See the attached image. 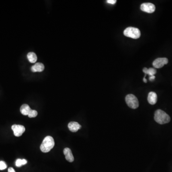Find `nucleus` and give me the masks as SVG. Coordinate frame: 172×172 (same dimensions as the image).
<instances>
[{
    "label": "nucleus",
    "instance_id": "nucleus-1",
    "mask_svg": "<svg viewBox=\"0 0 172 172\" xmlns=\"http://www.w3.org/2000/svg\"><path fill=\"white\" fill-rule=\"evenodd\" d=\"M155 120L156 122L160 124H167L170 122V116L161 109H157L155 113Z\"/></svg>",
    "mask_w": 172,
    "mask_h": 172
},
{
    "label": "nucleus",
    "instance_id": "nucleus-2",
    "mask_svg": "<svg viewBox=\"0 0 172 172\" xmlns=\"http://www.w3.org/2000/svg\"><path fill=\"white\" fill-rule=\"evenodd\" d=\"M55 145L54 139L50 136L44 138L40 145V150L43 153H48L53 148Z\"/></svg>",
    "mask_w": 172,
    "mask_h": 172
},
{
    "label": "nucleus",
    "instance_id": "nucleus-3",
    "mask_svg": "<svg viewBox=\"0 0 172 172\" xmlns=\"http://www.w3.org/2000/svg\"><path fill=\"white\" fill-rule=\"evenodd\" d=\"M124 35L125 36L131 37L133 39H138L141 36V32L138 28L129 27L124 30Z\"/></svg>",
    "mask_w": 172,
    "mask_h": 172
},
{
    "label": "nucleus",
    "instance_id": "nucleus-4",
    "mask_svg": "<svg viewBox=\"0 0 172 172\" xmlns=\"http://www.w3.org/2000/svg\"><path fill=\"white\" fill-rule=\"evenodd\" d=\"M125 101L129 107L136 109L139 107V101L136 96L133 94H128L126 96Z\"/></svg>",
    "mask_w": 172,
    "mask_h": 172
},
{
    "label": "nucleus",
    "instance_id": "nucleus-5",
    "mask_svg": "<svg viewBox=\"0 0 172 172\" xmlns=\"http://www.w3.org/2000/svg\"><path fill=\"white\" fill-rule=\"evenodd\" d=\"M141 10L147 13H154L155 10V6L153 3L145 2L141 5Z\"/></svg>",
    "mask_w": 172,
    "mask_h": 172
},
{
    "label": "nucleus",
    "instance_id": "nucleus-6",
    "mask_svg": "<svg viewBox=\"0 0 172 172\" xmlns=\"http://www.w3.org/2000/svg\"><path fill=\"white\" fill-rule=\"evenodd\" d=\"M13 134L16 137H20L25 132V129L24 126L21 125L14 124L12 126Z\"/></svg>",
    "mask_w": 172,
    "mask_h": 172
},
{
    "label": "nucleus",
    "instance_id": "nucleus-7",
    "mask_svg": "<svg viewBox=\"0 0 172 172\" xmlns=\"http://www.w3.org/2000/svg\"><path fill=\"white\" fill-rule=\"evenodd\" d=\"M168 63V60L167 58H158L154 61L153 63L154 67L156 68H160Z\"/></svg>",
    "mask_w": 172,
    "mask_h": 172
},
{
    "label": "nucleus",
    "instance_id": "nucleus-8",
    "mask_svg": "<svg viewBox=\"0 0 172 172\" xmlns=\"http://www.w3.org/2000/svg\"><path fill=\"white\" fill-rule=\"evenodd\" d=\"M68 129L72 132H77V131L80 129L81 126L78 123L75 121L69 122L68 124Z\"/></svg>",
    "mask_w": 172,
    "mask_h": 172
},
{
    "label": "nucleus",
    "instance_id": "nucleus-9",
    "mask_svg": "<svg viewBox=\"0 0 172 172\" xmlns=\"http://www.w3.org/2000/svg\"><path fill=\"white\" fill-rule=\"evenodd\" d=\"M63 152H64L66 159L67 161L71 162H73L74 161V158L71 151L70 149L68 148H66L64 149Z\"/></svg>",
    "mask_w": 172,
    "mask_h": 172
},
{
    "label": "nucleus",
    "instance_id": "nucleus-10",
    "mask_svg": "<svg viewBox=\"0 0 172 172\" xmlns=\"http://www.w3.org/2000/svg\"><path fill=\"white\" fill-rule=\"evenodd\" d=\"M157 101V96L156 93L155 92H150L148 96V101L151 105H155L156 104Z\"/></svg>",
    "mask_w": 172,
    "mask_h": 172
},
{
    "label": "nucleus",
    "instance_id": "nucleus-11",
    "mask_svg": "<svg viewBox=\"0 0 172 172\" xmlns=\"http://www.w3.org/2000/svg\"><path fill=\"white\" fill-rule=\"evenodd\" d=\"M44 66L43 64L41 63H36L31 67V71L33 72L43 71L44 70Z\"/></svg>",
    "mask_w": 172,
    "mask_h": 172
},
{
    "label": "nucleus",
    "instance_id": "nucleus-12",
    "mask_svg": "<svg viewBox=\"0 0 172 172\" xmlns=\"http://www.w3.org/2000/svg\"><path fill=\"white\" fill-rule=\"evenodd\" d=\"M31 110L29 106L27 104H23L20 108V112L24 115H28Z\"/></svg>",
    "mask_w": 172,
    "mask_h": 172
},
{
    "label": "nucleus",
    "instance_id": "nucleus-13",
    "mask_svg": "<svg viewBox=\"0 0 172 172\" xmlns=\"http://www.w3.org/2000/svg\"><path fill=\"white\" fill-rule=\"evenodd\" d=\"M27 59L31 63H35L37 60L36 55L34 52H29L27 55Z\"/></svg>",
    "mask_w": 172,
    "mask_h": 172
},
{
    "label": "nucleus",
    "instance_id": "nucleus-14",
    "mask_svg": "<svg viewBox=\"0 0 172 172\" xmlns=\"http://www.w3.org/2000/svg\"><path fill=\"white\" fill-rule=\"evenodd\" d=\"M143 72L145 74H148L150 77V76H154L156 73V70L154 68H150L148 69L146 67H144L143 69Z\"/></svg>",
    "mask_w": 172,
    "mask_h": 172
},
{
    "label": "nucleus",
    "instance_id": "nucleus-15",
    "mask_svg": "<svg viewBox=\"0 0 172 172\" xmlns=\"http://www.w3.org/2000/svg\"><path fill=\"white\" fill-rule=\"evenodd\" d=\"M27 161L25 159H18L15 162V166L17 167H21V166L26 165Z\"/></svg>",
    "mask_w": 172,
    "mask_h": 172
},
{
    "label": "nucleus",
    "instance_id": "nucleus-16",
    "mask_svg": "<svg viewBox=\"0 0 172 172\" xmlns=\"http://www.w3.org/2000/svg\"><path fill=\"white\" fill-rule=\"evenodd\" d=\"M37 114H38V113L37 112L36 110L32 109L29 114L28 115V116L29 118H35L37 116Z\"/></svg>",
    "mask_w": 172,
    "mask_h": 172
},
{
    "label": "nucleus",
    "instance_id": "nucleus-17",
    "mask_svg": "<svg viewBox=\"0 0 172 172\" xmlns=\"http://www.w3.org/2000/svg\"><path fill=\"white\" fill-rule=\"evenodd\" d=\"M7 168V165L4 161H0V170H3Z\"/></svg>",
    "mask_w": 172,
    "mask_h": 172
},
{
    "label": "nucleus",
    "instance_id": "nucleus-18",
    "mask_svg": "<svg viewBox=\"0 0 172 172\" xmlns=\"http://www.w3.org/2000/svg\"><path fill=\"white\" fill-rule=\"evenodd\" d=\"M116 2H117V1H116V0H108L107 2L108 3H110V4H112V5H114L116 3Z\"/></svg>",
    "mask_w": 172,
    "mask_h": 172
},
{
    "label": "nucleus",
    "instance_id": "nucleus-19",
    "mask_svg": "<svg viewBox=\"0 0 172 172\" xmlns=\"http://www.w3.org/2000/svg\"><path fill=\"white\" fill-rule=\"evenodd\" d=\"M155 76H150L149 78L150 81H153L155 80Z\"/></svg>",
    "mask_w": 172,
    "mask_h": 172
},
{
    "label": "nucleus",
    "instance_id": "nucleus-20",
    "mask_svg": "<svg viewBox=\"0 0 172 172\" xmlns=\"http://www.w3.org/2000/svg\"><path fill=\"white\" fill-rule=\"evenodd\" d=\"M8 172H15V171L13 168L10 167L8 169Z\"/></svg>",
    "mask_w": 172,
    "mask_h": 172
},
{
    "label": "nucleus",
    "instance_id": "nucleus-21",
    "mask_svg": "<svg viewBox=\"0 0 172 172\" xmlns=\"http://www.w3.org/2000/svg\"><path fill=\"white\" fill-rule=\"evenodd\" d=\"M143 81H144V82L147 83V80H146V78H145V76L144 78H143Z\"/></svg>",
    "mask_w": 172,
    "mask_h": 172
}]
</instances>
